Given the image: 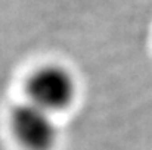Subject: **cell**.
Returning a JSON list of instances; mask_svg holds the SVG:
<instances>
[{
	"instance_id": "1",
	"label": "cell",
	"mask_w": 152,
	"mask_h": 150,
	"mask_svg": "<svg viewBox=\"0 0 152 150\" xmlns=\"http://www.w3.org/2000/svg\"><path fill=\"white\" fill-rule=\"evenodd\" d=\"M78 83L65 65L49 62L37 66L25 80L27 101L56 115L66 110L77 99Z\"/></svg>"
},
{
	"instance_id": "2",
	"label": "cell",
	"mask_w": 152,
	"mask_h": 150,
	"mask_svg": "<svg viewBox=\"0 0 152 150\" xmlns=\"http://www.w3.org/2000/svg\"><path fill=\"white\" fill-rule=\"evenodd\" d=\"M9 128L24 150H53L59 138L55 115L27 100L10 110Z\"/></svg>"
}]
</instances>
